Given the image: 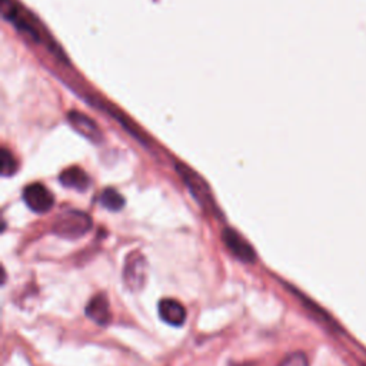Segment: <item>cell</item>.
I'll return each mask as SVG.
<instances>
[{
	"instance_id": "cell-1",
	"label": "cell",
	"mask_w": 366,
	"mask_h": 366,
	"mask_svg": "<svg viewBox=\"0 0 366 366\" xmlns=\"http://www.w3.org/2000/svg\"><path fill=\"white\" fill-rule=\"evenodd\" d=\"M92 228V219L80 211L63 212L54 224V233L65 239H79Z\"/></svg>"
},
{
	"instance_id": "cell-2",
	"label": "cell",
	"mask_w": 366,
	"mask_h": 366,
	"mask_svg": "<svg viewBox=\"0 0 366 366\" xmlns=\"http://www.w3.org/2000/svg\"><path fill=\"white\" fill-rule=\"evenodd\" d=\"M176 171L179 172L182 181L185 182V185L189 188L190 193L193 195V197L206 209H211V211H215V202H214V196L211 193V189H209L207 183L192 169H189L186 165H181L178 164Z\"/></svg>"
},
{
	"instance_id": "cell-3",
	"label": "cell",
	"mask_w": 366,
	"mask_h": 366,
	"mask_svg": "<svg viewBox=\"0 0 366 366\" xmlns=\"http://www.w3.org/2000/svg\"><path fill=\"white\" fill-rule=\"evenodd\" d=\"M2 13L6 20L13 22L15 26L26 36L32 37L35 42H40V32L33 18L25 11L19 9L12 0H2Z\"/></svg>"
},
{
	"instance_id": "cell-4",
	"label": "cell",
	"mask_w": 366,
	"mask_h": 366,
	"mask_svg": "<svg viewBox=\"0 0 366 366\" xmlns=\"http://www.w3.org/2000/svg\"><path fill=\"white\" fill-rule=\"evenodd\" d=\"M23 200L30 211L36 214L49 212L55 205V197L51 192L42 183H32L23 190Z\"/></svg>"
},
{
	"instance_id": "cell-5",
	"label": "cell",
	"mask_w": 366,
	"mask_h": 366,
	"mask_svg": "<svg viewBox=\"0 0 366 366\" xmlns=\"http://www.w3.org/2000/svg\"><path fill=\"white\" fill-rule=\"evenodd\" d=\"M123 281L128 289L133 292L143 288L146 282V260L140 253L135 252L128 256L123 269Z\"/></svg>"
},
{
	"instance_id": "cell-6",
	"label": "cell",
	"mask_w": 366,
	"mask_h": 366,
	"mask_svg": "<svg viewBox=\"0 0 366 366\" xmlns=\"http://www.w3.org/2000/svg\"><path fill=\"white\" fill-rule=\"evenodd\" d=\"M224 243L226 248L245 264H252L255 260V250L253 248L233 229H225L222 233Z\"/></svg>"
},
{
	"instance_id": "cell-7",
	"label": "cell",
	"mask_w": 366,
	"mask_h": 366,
	"mask_svg": "<svg viewBox=\"0 0 366 366\" xmlns=\"http://www.w3.org/2000/svg\"><path fill=\"white\" fill-rule=\"evenodd\" d=\"M159 317L172 327H182L186 321V309L175 299H164L159 302Z\"/></svg>"
},
{
	"instance_id": "cell-8",
	"label": "cell",
	"mask_w": 366,
	"mask_h": 366,
	"mask_svg": "<svg viewBox=\"0 0 366 366\" xmlns=\"http://www.w3.org/2000/svg\"><path fill=\"white\" fill-rule=\"evenodd\" d=\"M86 315L97 325H106L111 321V307L108 298L104 295H96L86 306Z\"/></svg>"
},
{
	"instance_id": "cell-9",
	"label": "cell",
	"mask_w": 366,
	"mask_h": 366,
	"mask_svg": "<svg viewBox=\"0 0 366 366\" xmlns=\"http://www.w3.org/2000/svg\"><path fill=\"white\" fill-rule=\"evenodd\" d=\"M68 119L71 122V125L80 133L83 135L86 139L94 142V143H99L102 140V133H100V129L97 128V125L90 119L87 118L86 115L83 114H79V112H71L68 115Z\"/></svg>"
},
{
	"instance_id": "cell-10",
	"label": "cell",
	"mask_w": 366,
	"mask_h": 366,
	"mask_svg": "<svg viewBox=\"0 0 366 366\" xmlns=\"http://www.w3.org/2000/svg\"><path fill=\"white\" fill-rule=\"evenodd\" d=\"M59 181L63 186L66 188H71V189H75V190H86L90 185V179L87 176V173L80 169V168H68L65 169L61 176H59Z\"/></svg>"
},
{
	"instance_id": "cell-11",
	"label": "cell",
	"mask_w": 366,
	"mask_h": 366,
	"mask_svg": "<svg viewBox=\"0 0 366 366\" xmlns=\"http://www.w3.org/2000/svg\"><path fill=\"white\" fill-rule=\"evenodd\" d=\"M100 202H102V205H103L104 207L109 209V211H114V212L121 211V209L125 206V199H123V196H122L118 190H115V189H112V188L106 189V190H104V192L102 193Z\"/></svg>"
},
{
	"instance_id": "cell-12",
	"label": "cell",
	"mask_w": 366,
	"mask_h": 366,
	"mask_svg": "<svg viewBox=\"0 0 366 366\" xmlns=\"http://www.w3.org/2000/svg\"><path fill=\"white\" fill-rule=\"evenodd\" d=\"M0 166H2V176L8 178L13 175L18 169V162L15 159V156L6 149H2V158H0Z\"/></svg>"
},
{
	"instance_id": "cell-13",
	"label": "cell",
	"mask_w": 366,
	"mask_h": 366,
	"mask_svg": "<svg viewBox=\"0 0 366 366\" xmlns=\"http://www.w3.org/2000/svg\"><path fill=\"white\" fill-rule=\"evenodd\" d=\"M279 366H309V363H307L305 353L298 352V353H292L288 358H285L279 363Z\"/></svg>"
}]
</instances>
